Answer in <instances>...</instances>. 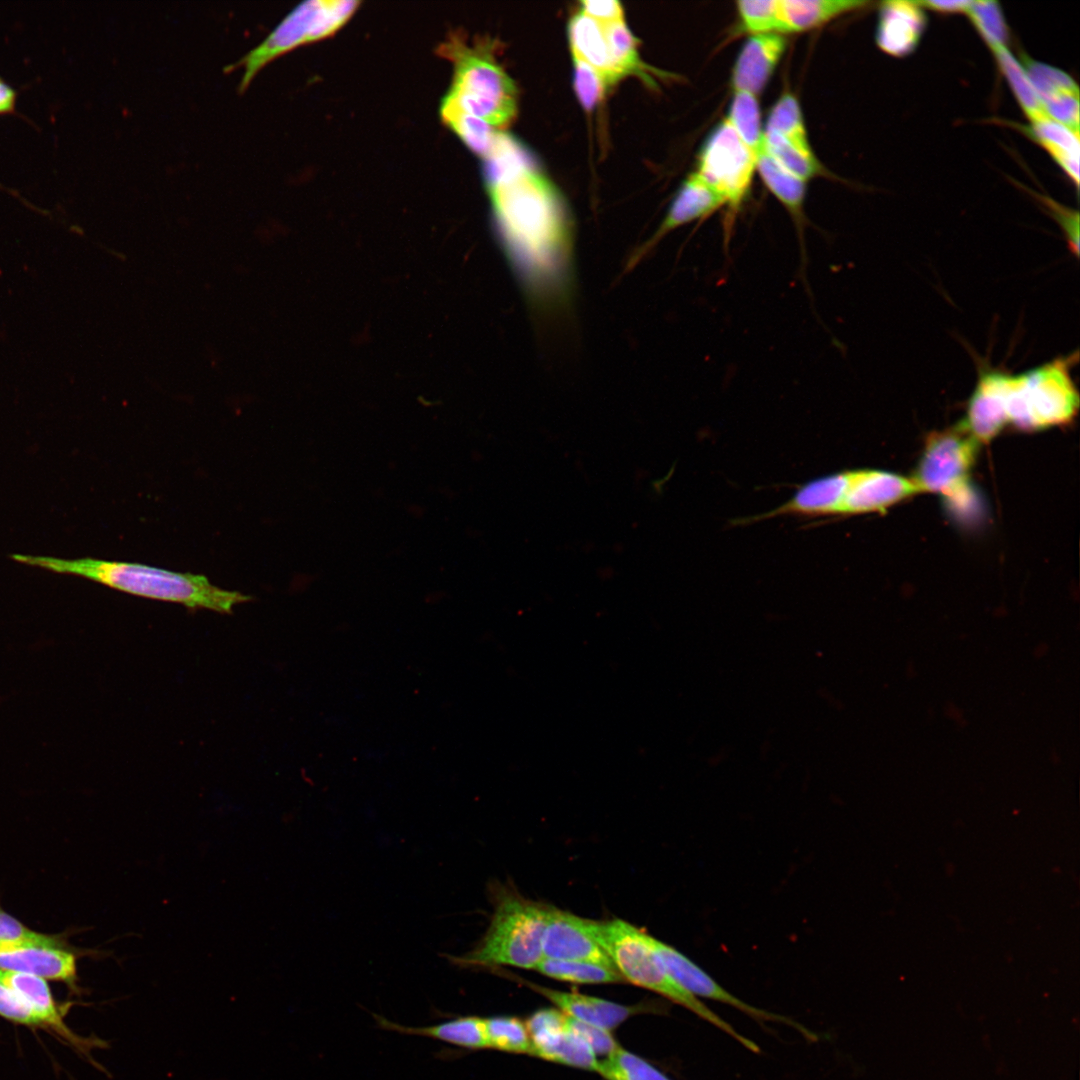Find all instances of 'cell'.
<instances>
[{
	"mask_svg": "<svg viewBox=\"0 0 1080 1080\" xmlns=\"http://www.w3.org/2000/svg\"><path fill=\"white\" fill-rule=\"evenodd\" d=\"M1 78V77H0Z\"/></svg>",
	"mask_w": 1080,
	"mask_h": 1080,
	"instance_id": "47",
	"label": "cell"
},
{
	"mask_svg": "<svg viewBox=\"0 0 1080 1080\" xmlns=\"http://www.w3.org/2000/svg\"><path fill=\"white\" fill-rule=\"evenodd\" d=\"M489 1048L533 1055L532 1041L526 1024L516 1017L484 1018Z\"/></svg>",
	"mask_w": 1080,
	"mask_h": 1080,
	"instance_id": "32",
	"label": "cell"
},
{
	"mask_svg": "<svg viewBox=\"0 0 1080 1080\" xmlns=\"http://www.w3.org/2000/svg\"><path fill=\"white\" fill-rule=\"evenodd\" d=\"M612 60L623 77L636 74L648 83L652 80L648 67L642 63L636 45V39L625 22L602 26Z\"/></svg>",
	"mask_w": 1080,
	"mask_h": 1080,
	"instance_id": "29",
	"label": "cell"
},
{
	"mask_svg": "<svg viewBox=\"0 0 1080 1080\" xmlns=\"http://www.w3.org/2000/svg\"><path fill=\"white\" fill-rule=\"evenodd\" d=\"M493 914L479 942L452 963L464 968L512 966L535 969L543 959L542 941L548 905L532 901L510 885L490 887Z\"/></svg>",
	"mask_w": 1080,
	"mask_h": 1080,
	"instance_id": "5",
	"label": "cell"
},
{
	"mask_svg": "<svg viewBox=\"0 0 1080 1080\" xmlns=\"http://www.w3.org/2000/svg\"><path fill=\"white\" fill-rule=\"evenodd\" d=\"M441 117L470 150L483 158L491 151L500 133L486 121L461 111L445 100L441 106Z\"/></svg>",
	"mask_w": 1080,
	"mask_h": 1080,
	"instance_id": "26",
	"label": "cell"
},
{
	"mask_svg": "<svg viewBox=\"0 0 1080 1080\" xmlns=\"http://www.w3.org/2000/svg\"><path fill=\"white\" fill-rule=\"evenodd\" d=\"M581 12L590 17L601 26L624 21V11L621 4L614 0L581 1Z\"/></svg>",
	"mask_w": 1080,
	"mask_h": 1080,
	"instance_id": "44",
	"label": "cell"
},
{
	"mask_svg": "<svg viewBox=\"0 0 1080 1080\" xmlns=\"http://www.w3.org/2000/svg\"><path fill=\"white\" fill-rule=\"evenodd\" d=\"M590 930L625 982L660 994L722 1030L751 1052H760L754 1041L737 1032L669 976L651 947L648 933L618 918L590 920Z\"/></svg>",
	"mask_w": 1080,
	"mask_h": 1080,
	"instance_id": "6",
	"label": "cell"
},
{
	"mask_svg": "<svg viewBox=\"0 0 1080 1080\" xmlns=\"http://www.w3.org/2000/svg\"><path fill=\"white\" fill-rule=\"evenodd\" d=\"M535 969L547 977L576 984L625 982L615 967L591 962L543 958Z\"/></svg>",
	"mask_w": 1080,
	"mask_h": 1080,
	"instance_id": "27",
	"label": "cell"
},
{
	"mask_svg": "<svg viewBox=\"0 0 1080 1080\" xmlns=\"http://www.w3.org/2000/svg\"><path fill=\"white\" fill-rule=\"evenodd\" d=\"M980 445L962 423L930 435L911 477L919 492L959 497L967 488Z\"/></svg>",
	"mask_w": 1080,
	"mask_h": 1080,
	"instance_id": "8",
	"label": "cell"
},
{
	"mask_svg": "<svg viewBox=\"0 0 1080 1080\" xmlns=\"http://www.w3.org/2000/svg\"><path fill=\"white\" fill-rule=\"evenodd\" d=\"M0 944L58 948L56 939L34 932L0 909Z\"/></svg>",
	"mask_w": 1080,
	"mask_h": 1080,
	"instance_id": "39",
	"label": "cell"
},
{
	"mask_svg": "<svg viewBox=\"0 0 1080 1080\" xmlns=\"http://www.w3.org/2000/svg\"><path fill=\"white\" fill-rule=\"evenodd\" d=\"M321 4L322 0L301 3L259 45L228 67L229 70L242 69L240 91H244L258 72L276 58L314 42V24Z\"/></svg>",
	"mask_w": 1080,
	"mask_h": 1080,
	"instance_id": "11",
	"label": "cell"
},
{
	"mask_svg": "<svg viewBox=\"0 0 1080 1080\" xmlns=\"http://www.w3.org/2000/svg\"><path fill=\"white\" fill-rule=\"evenodd\" d=\"M765 129L777 131L801 146L810 147L799 102L792 94L785 93L777 100Z\"/></svg>",
	"mask_w": 1080,
	"mask_h": 1080,
	"instance_id": "36",
	"label": "cell"
},
{
	"mask_svg": "<svg viewBox=\"0 0 1080 1080\" xmlns=\"http://www.w3.org/2000/svg\"><path fill=\"white\" fill-rule=\"evenodd\" d=\"M454 66L450 91L443 99L495 129L508 126L517 111L513 81L496 62L488 41L470 46L453 34L438 48Z\"/></svg>",
	"mask_w": 1080,
	"mask_h": 1080,
	"instance_id": "7",
	"label": "cell"
},
{
	"mask_svg": "<svg viewBox=\"0 0 1080 1080\" xmlns=\"http://www.w3.org/2000/svg\"><path fill=\"white\" fill-rule=\"evenodd\" d=\"M867 4L861 0H780L785 33L810 30Z\"/></svg>",
	"mask_w": 1080,
	"mask_h": 1080,
	"instance_id": "22",
	"label": "cell"
},
{
	"mask_svg": "<svg viewBox=\"0 0 1080 1080\" xmlns=\"http://www.w3.org/2000/svg\"><path fill=\"white\" fill-rule=\"evenodd\" d=\"M724 205L725 199L720 193L696 172L691 174L681 185L655 233L631 256L629 265L641 260L671 231L702 219Z\"/></svg>",
	"mask_w": 1080,
	"mask_h": 1080,
	"instance_id": "13",
	"label": "cell"
},
{
	"mask_svg": "<svg viewBox=\"0 0 1080 1080\" xmlns=\"http://www.w3.org/2000/svg\"><path fill=\"white\" fill-rule=\"evenodd\" d=\"M543 958L612 966L590 930V919L548 905L542 941Z\"/></svg>",
	"mask_w": 1080,
	"mask_h": 1080,
	"instance_id": "12",
	"label": "cell"
},
{
	"mask_svg": "<svg viewBox=\"0 0 1080 1080\" xmlns=\"http://www.w3.org/2000/svg\"><path fill=\"white\" fill-rule=\"evenodd\" d=\"M537 1056L556 1063L591 1071H596L598 1066L596 1054L585 1040L569 1028L568 1020L567 1029L551 1044L541 1050Z\"/></svg>",
	"mask_w": 1080,
	"mask_h": 1080,
	"instance_id": "31",
	"label": "cell"
},
{
	"mask_svg": "<svg viewBox=\"0 0 1080 1080\" xmlns=\"http://www.w3.org/2000/svg\"><path fill=\"white\" fill-rule=\"evenodd\" d=\"M764 147L780 165L805 181L823 172L811 147L801 146L777 131L764 130Z\"/></svg>",
	"mask_w": 1080,
	"mask_h": 1080,
	"instance_id": "25",
	"label": "cell"
},
{
	"mask_svg": "<svg viewBox=\"0 0 1080 1080\" xmlns=\"http://www.w3.org/2000/svg\"><path fill=\"white\" fill-rule=\"evenodd\" d=\"M19 563L61 574L83 577L128 594L182 604L190 609L232 613L234 606L250 597L222 589L206 576L181 573L146 564L108 561L91 557L64 559L52 556L13 554Z\"/></svg>",
	"mask_w": 1080,
	"mask_h": 1080,
	"instance_id": "3",
	"label": "cell"
},
{
	"mask_svg": "<svg viewBox=\"0 0 1080 1080\" xmlns=\"http://www.w3.org/2000/svg\"><path fill=\"white\" fill-rule=\"evenodd\" d=\"M918 493L911 478L893 472L846 470L806 482L786 502L757 518L783 515L851 516L882 512Z\"/></svg>",
	"mask_w": 1080,
	"mask_h": 1080,
	"instance_id": "4",
	"label": "cell"
},
{
	"mask_svg": "<svg viewBox=\"0 0 1080 1080\" xmlns=\"http://www.w3.org/2000/svg\"><path fill=\"white\" fill-rule=\"evenodd\" d=\"M1042 204L1049 210L1063 230L1071 251L1078 255L1079 247V214L1070 208H1066L1053 199L1035 194Z\"/></svg>",
	"mask_w": 1080,
	"mask_h": 1080,
	"instance_id": "41",
	"label": "cell"
},
{
	"mask_svg": "<svg viewBox=\"0 0 1080 1080\" xmlns=\"http://www.w3.org/2000/svg\"><path fill=\"white\" fill-rule=\"evenodd\" d=\"M1020 62L1042 103L1062 93H1079L1078 85L1066 72L1026 54L1021 55Z\"/></svg>",
	"mask_w": 1080,
	"mask_h": 1080,
	"instance_id": "35",
	"label": "cell"
},
{
	"mask_svg": "<svg viewBox=\"0 0 1080 1080\" xmlns=\"http://www.w3.org/2000/svg\"><path fill=\"white\" fill-rule=\"evenodd\" d=\"M1026 135L1043 147L1057 165L1078 187L1079 185V134L1050 117L1031 122L1023 129Z\"/></svg>",
	"mask_w": 1080,
	"mask_h": 1080,
	"instance_id": "21",
	"label": "cell"
},
{
	"mask_svg": "<svg viewBox=\"0 0 1080 1080\" xmlns=\"http://www.w3.org/2000/svg\"><path fill=\"white\" fill-rule=\"evenodd\" d=\"M786 47L778 33L751 35L736 59L732 84L734 91L758 95L764 90Z\"/></svg>",
	"mask_w": 1080,
	"mask_h": 1080,
	"instance_id": "15",
	"label": "cell"
},
{
	"mask_svg": "<svg viewBox=\"0 0 1080 1080\" xmlns=\"http://www.w3.org/2000/svg\"><path fill=\"white\" fill-rule=\"evenodd\" d=\"M574 87L578 100L587 109H593L603 98L608 84L588 63L573 56Z\"/></svg>",
	"mask_w": 1080,
	"mask_h": 1080,
	"instance_id": "38",
	"label": "cell"
},
{
	"mask_svg": "<svg viewBox=\"0 0 1080 1080\" xmlns=\"http://www.w3.org/2000/svg\"><path fill=\"white\" fill-rule=\"evenodd\" d=\"M568 36L572 56L592 66L608 86L623 78L612 60L603 27L599 23L580 11L570 19Z\"/></svg>",
	"mask_w": 1080,
	"mask_h": 1080,
	"instance_id": "19",
	"label": "cell"
},
{
	"mask_svg": "<svg viewBox=\"0 0 1080 1080\" xmlns=\"http://www.w3.org/2000/svg\"><path fill=\"white\" fill-rule=\"evenodd\" d=\"M756 154L725 118L707 138L696 173L725 199L733 216L750 190Z\"/></svg>",
	"mask_w": 1080,
	"mask_h": 1080,
	"instance_id": "9",
	"label": "cell"
},
{
	"mask_svg": "<svg viewBox=\"0 0 1080 1080\" xmlns=\"http://www.w3.org/2000/svg\"><path fill=\"white\" fill-rule=\"evenodd\" d=\"M376 1019L378 1025L387 1030L429 1037L467 1049L489 1048L484 1018L463 1016L425 1027H407L380 1016Z\"/></svg>",
	"mask_w": 1080,
	"mask_h": 1080,
	"instance_id": "20",
	"label": "cell"
},
{
	"mask_svg": "<svg viewBox=\"0 0 1080 1080\" xmlns=\"http://www.w3.org/2000/svg\"><path fill=\"white\" fill-rule=\"evenodd\" d=\"M0 970L71 981L76 975L72 953L59 948L0 944Z\"/></svg>",
	"mask_w": 1080,
	"mask_h": 1080,
	"instance_id": "18",
	"label": "cell"
},
{
	"mask_svg": "<svg viewBox=\"0 0 1080 1080\" xmlns=\"http://www.w3.org/2000/svg\"><path fill=\"white\" fill-rule=\"evenodd\" d=\"M926 26L927 17L918 1H884L879 7L876 43L890 56H908L918 47Z\"/></svg>",
	"mask_w": 1080,
	"mask_h": 1080,
	"instance_id": "14",
	"label": "cell"
},
{
	"mask_svg": "<svg viewBox=\"0 0 1080 1080\" xmlns=\"http://www.w3.org/2000/svg\"><path fill=\"white\" fill-rule=\"evenodd\" d=\"M965 14L991 51L1006 46L1009 32L998 2L971 1Z\"/></svg>",
	"mask_w": 1080,
	"mask_h": 1080,
	"instance_id": "34",
	"label": "cell"
},
{
	"mask_svg": "<svg viewBox=\"0 0 1080 1080\" xmlns=\"http://www.w3.org/2000/svg\"><path fill=\"white\" fill-rule=\"evenodd\" d=\"M1078 353L1019 374L981 369L969 398L965 421L985 442L1006 426L1032 432L1070 423L1079 409L1072 378Z\"/></svg>",
	"mask_w": 1080,
	"mask_h": 1080,
	"instance_id": "2",
	"label": "cell"
},
{
	"mask_svg": "<svg viewBox=\"0 0 1080 1080\" xmlns=\"http://www.w3.org/2000/svg\"><path fill=\"white\" fill-rule=\"evenodd\" d=\"M919 5L925 10H931L942 14H957L966 13L971 1L964 0H929L918 1Z\"/></svg>",
	"mask_w": 1080,
	"mask_h": 1080,
	"instance_id": "45",
	"label": "cell"
},
{
	"mask_svg": "<svg viewBox=\"0 0 1080 1080\" xmlns=\"http://www.w3.org/2000/svg\"><path fill=\"white\" fill-rule=\"evenodd\" d=\"M485 159L501 250L532 310L557 312L574 291V229L554 186L527 151L502 134Z\"/></svg>",
	"mask_w": 1080,
	"mask_h": 1080,
	"instance_id": "1",
	"label": "cell"
},
{
	"mask_svg": "<svg viewBox=\"0 0 1080 1080\" xmlns=\"http://www.w3.org/2000/svg\"><path fill=\"white\" fill-rule=\"evenodd\" d=\"M596 1072L606 1080H670L649 1062L620 1046L598 1061Z\"/></svg>",
	"mask_w": 1080,
	"mask_h": 1080,
	"instance_id": "30",
	"label": "cell"
},
{
	"mask_svg": "<svg viewBox=\"0 0 1080 1080\" xmlns=\"http://www.w3.org/2000/svg\"><path fill=\"white\" fill-rule=\"evenodd\" d=\"M521 982L549 999L568 1017L608 1031L643 1009L640 1005L626 1006L577 992L559 991L527 981Z\"/></svg>",
	"mask_w": 1080,
	"mask_h": 1080,
	"instance_id": "16",
	"label": "cell"
},
{
	"mask_svg": "<svg viewBox=\"0 0 1080 1080\" xmlns=\"http://www.w3.org/2000/svg\"><path fill=\"white\" fill-rule=\"evenodd\" d=\"M0 983L18 994L37 1013L41 1022L62 1026L44 978L21 972L0 970Z\"/></svg>",
	"mask_w": 1080,
	"mask_h": 1080,
	"instance_id": "24",
	"label": "cell"
},
{
	"mask_svg": "<svg viewBox=\"0 0 1080 1080\" xmlns=\"http://www.w3.org/2000/svg\"><path fill=\"white\" fill-rule=\"evenodd\" d=\"M651 947L669 976L696 997L711 999L732 1006L759 1022H780L791 1026L806 1039L815 1041L817 1036L790 1018L756 1008L740 1000L724 989L712 976L676 948L650 935Z\"/></svg>",
	"mask_w": 1080,
	"mask_h": 1080,
	"instance_id": "10",
	"label": "cell"
},
{
	"mask_svg": "<svg viewBox=\"0 0 1080 1080\" xmlns=\"http://www.w3.org/2000/svg\"><path fill=\"white\" fill-rule=\"evenodd\" d=\"M1046 114L1054 121L1079 134V93H1062L1043 102Z\"/></svg>",
	"mask_w": 1080,
	"mask_h": 1080,
	"instance_id": "40",
	"label": "cell"
},
{
	"mask_svg": "<svg viewBox=\"0 0 1080 1080\" xmlns=\"http://www.w3.org/2000/svg\"><path fill=\"white\" fill-rule=\"evenodd\" d=\"M16 98L15 89L0 78V115L14 111Z\"/></svg>",
	"mask_w": 1080,
	"mask_h": 1080,
	"instance_id": "46",
	"label": "cell"
},
{
	"mask_svg": "<svg viewBox=\"0 0 1080 1080\" xmlns=\"http://www.w3.org/2000/svg\"><path fill=\"white\" fill-rule=\"evenodd\" d=\"M992 52L1001 73L1030 122L1049 117L1021 62L1006 46Z\"/></svg>",
	"mask_w": 1080,
	"mask_h": 1080,
	"instance_id": "23",
	"label": "cell"
},
{
	"mask_svg": "<svg viewBox=\"0 0 1080 1080\" xmlns=\"http://www.w3.org/2000/svg\"><path fill=\"white\" fill-rule=\"evenodd\" d=\"M569 1028L579 1035L597 1055L608 1056L619 1045L608 1030L568 1017Z\"/></svg>",
	"mask_w": 1080,
	"mask_h": 1080,
	"instance_id": "42",
	"label": "cell"
},
{
	"mask_svg": "<svg viewBox=\"0 0 1080 1080\" xmlns=\"http://www.w3.org/2000/svg\"><path fill=\"white\" fill-rule=\"evenodd\" d=\"M736 6L743 30L751 35L785 33L780 0H741Z\"/></svg>",
	"mask_w": 1080,
	"mask_h": 1080,
	"instance_id": "33",
	"label": "cell"
},
{
	"mask_svg": "<svg viewBox=\"0 0 1080 1080\" xmlns=\"http://www.w3.org/2000/svg\"><path fill=\"white\" fill-rule=\"evenodd\" d=\"M0 1014L8 1019L27 1023H42L37 1013L18 994L0 983Z\"/></svg>",
	"mask_w": 1080,
	"mask_h": 1080,
	"instance_id": "43",
	"label": "cell"
},
{
	"mask_svg": "<svg viewBox=\"0 0 1080 1080\" xmlns=\"http://www.w3.org/2000/svg\"><path fill=\"white\" fill-rule=\"evenodd\" d=\"M756 171L760 174L769 191L790 213L798 231L801 253L802 272L807 263L804 240L803 205L806 195V182L780 165L763 146L756 156Z\"/></svg>",
	"mask_w": 1080,
	"mask_h": 1080,
	"instance_id": "17",
	"label": "cell"
},
{
	"mask_svg": "<svg viewBox=\"0 0 1080 1080\" xmlns=\"http://www.w3.org/2000/svg\"><path fill=\"white\" fill-rule=\"evenodd\" d=\"M726 118L757 156L764 141L757 96L744 91H734Z\"/></svg>",
	"mask_w": 1080,
	"mask_h": 1080,
	"instance_id": "28",
	"label": "cell"
},
{
	"mask_svg": "<svg viewBox=\"0 0 1080 1080\" xmlns=\"http://www.w3.org/2000/svg\"><path fill=\"white\" fill-rule=\"evenodd\" d=\"M568 1016L559 1009H541L533 1013L526 1021L533 1055L548 1046L567 1029Z\"/></svg>",
	"mask_w": 1080,
	"mask_h": 1080,
	"instance_id": "37",
	"label": "cell"
}]
</instances>
